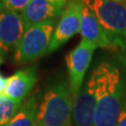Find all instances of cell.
Instances as JSON below:
<instances>
[{"label":"cell","instance_id":"cell-1","mask_svg":"<svg viewBox=\"0 0 126 126\" xmlns=\"http://www.w3.org/2000/svg\"><path fill=\"white\" fill-rule=\"evenodd\" d=\"M90 76L97 97L94 126H117L126 99V52L100 60Z\"/></svg>","mask_w":126,"mask_h":126},{"label":"cell","instance_id":"cell-2","mask_svg":"<svg viewBox=\"0 0 126 126\" xmlns=\"http://www.w3.org/2000/svg\"><path fill=\"white\" fill-rule=\"evenodd\" d=\"M73 107L69 84L64 79L53 81L37 106L35 126H70Z\"/></svg>","mask_w":126,"mask_h":126},{"label":"cell","instance_id":"cell-3","mask_svg":"<svg viewBox=\"0 0 126 126\" xmlns=\"http://www.w3.org/2000/svg\"><path fill=\"white\" fill-rule=\"evenodd\" d=\"M57 23L58 19H52L25 30L15 50V62H32L48 53Z\"/></svg>","mask_w":126,"mask_h":126},{"label":"cell","instance_id":"cell-4","mask_svg":"<svg viewBox=\"0 0 126 126\" xmlns=\"http://www.w3.org/2000/svg\"><path fill=\"white\" fill-rule=\"evenodd\" d=\"M82 38L90 41L105 50H112L115 52H126L125 41L112 35L106 30L100 23L93 9L87 5L84 0V5L81 12V23L79 30Z\"/></svg>","mask_w":126,"mask_h":126},{"label":"cell","instance_id":"cell-5","mask_svg":"<svg viewBox=\"0 0 126 126\" xmlns=\"http://www.w3.org/2000/svg\"><path fill=\"white\" fill-rule=\"evenodd\" d=\"M97 46L90 41L81 38L79 43L66 55L65 62L68 70L69 89L73 102L76 100L82 88L86 72Z\"/></svg>","mask_w":126,"mask_h":126},{"label":"cell","instance_id":"cell-6","mask_svg":"<svg viewBox=\"0 0 126 126\" xmlns=\"http://www.w3.org/2000/svg\"><path fill=\"white\" fill-rule=\"evenodd\" d=\"M100 23L126 43V4L118 0H85Z\"/></svg>","mask_w":126,"mask_h":126},{"label":"cell","instance_id":"cell-7","mask_svg":"<svg viewBox=\"0 0 126 126\" xmlns=\"http://www.w3.org/2000/svg\"><path fill=\"white\" fill-rule=\"evenodd\" d=\"M83 5L84 0H70L68 2L59 17L48 53L57 50L72 36L79 33Z\"/></svg>","mask_w":126,"mask_h":126},{"label":"cell","instance_id":"cell-8","mask_svg":"<svg viewBox=\"0 0 126 126\" xmlns=\"http://www.w3.org/2000/svg\"><path fill=\"white\" fill-rule=\"evenodd\" d=\"M97 97L94 83L89 76L74 101L73 119L75 126H94Z\"/></svg>","mask_w":126,"mask_h":126},{"label":"cell","instance_id":"cell-9","mask_svg":"<svg viewBox=\"0 0 126 126\" xmlns=\"http://www.w3.org/2000/svg\"><path fill=\"white\" fill-rule=\"evenodd\" d=\"M25 27L22 15L18 11H0V50L4 53L16 50Z\"/></svg>","mask_w":126,"mask_h":126},{"label":"cell","instance_id":"cell-10","mask_svg":"<svg viewBox=\"0 0 126 126\" xmlns=\"http://www.w3.org/2000/svg\"><path fill=\"white\" fill-rule=\"evenodd\" d=\"M63 10L49 0H31L20 13L22 15L25 30H27L43 22L58 19Z\"/></svg>","mask_w":126,"mask_h":126},{"label":"cell","instance_id":"cell-11","mask_svg":"<svg viewBox=\"0 0 126 126\" xmlns=\"http://www.w3.org/2000/svg\"><path fill=\"white\" fill-rule=\"evenodd\" d=\"M36 79L37 73L35 66L21 69L8 78L5 94L19 103H22L34 88Z\"/></svg>","mask_w":126,"mask_h":126},{"label":"cell","instance_id":"cell-12","mask_svg":"<svg viewBox=\"0 0 126 126\" xmlns=\"http://www.w3.org/2000/svg\"><path fill=\"white\" fill-rule=\"evenodd\" d=\"M37 106L36 96L31 95L23 102L14 118L5 126H35Z\"/></svg>","mask_w":126,"mask_h":126},{"label":"cell","instance_id":"cell-13","mask_svg":"<svg viewBox=\"0 0 126 126\" xmlns=\"http://www.w3.org/2000/svg\"><path fill=\"white\" fill-rule=\"evenodd\" d=\"M22 106V103H19L15 100L9 98L6 94L0 96V126H5L9 123L16 113L18 112Z\"/></svg>","mask_w":126,"mask_h":126},{"label":"cell","instance_id":"cell-14","mask_svg":"<svg viewBox=\"0 0 126 126\" xmlns=\"http://www.w3.org/2000/svg\"><path fill=\"white\" fill-rule=\"evenodd\" d=\"M31 0H0V11L11 10L21 12Z\"/></svg>","mask_w":126,"mask_h":126},{"label":"cell","instance_id":"cell-15","mask_svg":"<svg viewBox=\"0 0 126 126\" xmlns=\"http://www.w3.org/2000/svg\"><path fill=\"white\" fill-rule=\"evenodd\" d=\"M117 126H126V99L124 101V104H123V107H122V112H121L119 121H118Z\"/></svg>","mask_w":126,"mask_h":126},{"label":"cell","instance_id":"cell-16","mask_svg":"<svg viewBox=\"0 0 126 126\" xmlns=\"http://www.w3.org/2000/svg\"><path fill=\"white\" fill-rule=\"evenodd\" d=\"M7 84H8V79L0 75V96L2 94H5Z\"/></svg>","mask_w":126,"mask_h":126},{"label":"cell","instance_id":"cell-17","mask_svg":"<svg viewBox=\"0 0 126 126\" xmlns=\"http://www.w3.org/2000/svg\"><path fill=\"white\" fill-rule=\"evenodd\" d=\"M49 1L51 2V3H53L55 6H57L60 9H63L66 7V5L68 4V2L70 0H49Z\"/></svg>","mask_w":126,"mask_h":126},{"label":"cell","instance_id":"cell-18","mask_svg":"<svg viewBox=\"0 0 126 126\" xmlns=\"http://www.w3.org/2000/svg\"><path fill=\"white\" fill-rule=\"evenodd\" d=\"M1 62H2V60H1V55H0V64H1Z\"/></svg>","mask_w":126,"mask_h":126},{"label":"cell","instance_id":"cell-19","mask_svg":"<svg viewBox=\"0 0 126 126\" xmlns=\"http://www.w3.org/2000/svg\"><path fill=\"white\" fill-rule=\"evenodd\" d=\"M122 1H123V2H124V3L126 4V0H122Z\"/></svg>","mask_w":126,"mask_h":126},{"label":"cell","instance_id":"cell-20","mask_svg":"<svg viewBox=\"0 0 126 126\" xmlns=\"http://www.w3.org/2000/svg\"><path fill=\"white\" fill-rule=\"evenodd\" d=\"M118 1H122V0H118ZM122 2H123V1H122Z\"/></svg>","mask_w":126,"mask_h":126}]
</instances>
